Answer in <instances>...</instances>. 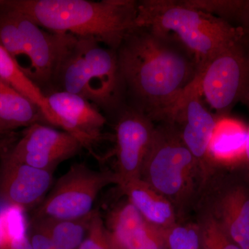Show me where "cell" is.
<instances>
[{
	"label": "cell",
	"instance_id": "d4e9b609",
	"mask_svg": "<svg viewBox=\"0 0 249 249\" xmlns=\"http://www.w3.org/2000/svg\"><path fill=\"white\" fill-rule=\"evenodd\" d=\"M231 23L243 32L244 40L249 54V0H240Z\"/></svg>",
	"mask_w": 249,
	"mask_h": 249
},
{
	"label": "cell",
	"instance_id": "8fae6325",
	"mask_svg": "<svg viewBox=\"0 0 249 249\" xmlns=\"http://www.w3.org/2000/svg\"><path fill=\"white\" fill-rule=\"evenodd\" d=\"M218 116L211 114L201 101L198 76L187 89L170 118L181 140L201 165L205 175L211 168L208 150Z\"/></svg>",
	"mask_w": 249,
	"mask_h": 249
},
{
	"label": "cell",
	"instance_id": "7c38bea8",
	"mask_svg": "<svg viewBox=\"0 0 249 249\" xmlns=\"http://www.w3.org/2000/svg\"><path fill=\"white\" fill-rule=\"evenodd\" d=\"M53 172L26 164L6 152L0 162V203L22 210L36 209L53 184Z\"/></svg>",
	"mask_w": 249,
	"mask_h": 249
},
{
	"label": "cell",
	"instance_id": "7402d4cb",
	"mask_svg": "<svg viewBox=\"0 0 249 249\" xmlns=\"http://www.w3.org/2000/svg\"><path fill=\"white\" fill-rule=\"evenodd\" d=\"M199 227L200 249H240L210 214Z\"/></svg>",
	"mask_w": 249,
	"mask_h": 249
},
{
	"label": "cell",
	"instance_id": "ffe728a7",
	"mask_svg": "<svg viewBox=\"0 0 249 249\" xmlns=\"http://www.w3.org/2000/svg\"><path fill=\"white\" fill-rule=\"evenodd\" d=\"M93 211L89 215L80 219L31 218L30 222L48 234L59 249H78L88 232Z\"/></svg>",
	"mask_w": 249,
	"mask_h": 249
},
{
	"label": "cell",
	"instance_id": "4316f807",
	"mask_svg": "<svg viewBox=\"0 0 249 249\" xmlns=\"http://www.w3.org/2000/svg\"><path fill=\"white\" fill-rule=\"evenodd\" d=\"M249 108V98L247 102L245 103ZM247 144H246V162L249 165V124L248 127H247Z\"/></svg>",
	"mask_w": 249,
	"mask_h": 249
},
{
	"label": "cell",
	"instance_id": "277c9868",
	"mask_svg": "<svg viewBox=\"0 0 249 249\" xmlns=\"http://www.w3.org/2000/svg\"><path fill=\"white\" fill-rule=\"evenodd\" d=\"M206 175L183 143L173 124L156 126L155 138L144 162L142 179L170 201L183 206L193 197Z\"/></svg>",
	"mask_w": 249,
	"mask_h": 249
},
{
	"label": "cell",
	"instance_id": "e0dca14e",
	"mask_svg": "<svg viewBox=\"0 0 249 249\" xmlns=\"http://www.w3.org/2000/svg\"><path fill=\"white\" fill-rule=\"evenodd\" d=\"M119 186L129 202L154 227L167 232L178 224L173 204L142 178Z\"/></svg>",
	"mask_w": 249,
	"mask_h": 249
},
{
	"label": "cell",
	"instance_id": "6da1fadb",
	"mask_svg": "<svg viewBox=\"0 0 249 249\" xmlns=\"http://www.w3.org/2000/svg\"><path fill=\"white\" fill-rule=\"evenodd\" d=\"M116 53L125 104L153 122H169L199 75L193 56L173 37L142 26L129 31Z\"/></svg>",
	"mask_w": 249,
	"mask_h": 249
},
{
	"label": "cell",
	"instance_id": "44dd1931",
	"mask_svg": "<svg viewBox=\"0 0 249 249\" xmlns=\"http://www.w3.org/2000/svg\"><path fill=\"white\" fill-rule=\"evenodd\" d=\"M22 219L11 220L9 212L0 222V249H34L27 235V226Z\"/></svg>",
	"mask_w": 249,
	"mask_h": 249
},
{
	"label": "cell",
	"instance_id": "ba28073f",
	"mask_svg": "<svg viewBox=\"0 0 249 249\" xmlns=\"http://www.w3.org/2000/svg\"><path fill=\"white\" fill-rule=\"evenodd\" d=\"M79 39L85 58V98L98 109L114 114L125 104L116 51L93 39Z\"/></svg>",
	"mask_w": 249,
	"mask_h": 249
},
{
	"label": "cell",
	"instance_id": "9c48e42d",
	"mask_svg": "<svg viewBox=\"0 0 249 249\" xmlns=\"http://www.w3.org/2000/svg\"><path fill=\"white\" fill-rule=\"evenodd\" d=\"M117 185L142 178L144 162L155 138L153 121L124 104L115 113Z\"/></svg>",
	"mask_w": 249,
	"mask_h": 249
},
{
	"label": "cell",
	"instance_id": "3957f363",
	"mask_svg": "<svg viewBox=\"0 0 249 249\" xmlns=\"http://www.w3.org/2000/svg\"><path fill=\"white\" fill-rule=\"evenodd\" d=\"M136 26L150 28L179 42L194 58L199 73L211 59L244 36L239 28L183 0L138 1Z\"/></svg>",
	"mask_w": 249,
	"mask_h": 249
},
{
	"label": "cell",
	"instance_id": "83f0119b",
	"mask_svg": "<svg viewBox=\"0 0 249 249\" xmlns=\"http://www.w3.org/2000/svg\"><path fill=\"white\" fill-rule=\"evenodd\" d=\"M110 235H111V234H110ZM111 243H112V249H123L122 248H121L120 246H119V245H118L117 243H116V242H115V240H114V239H113V237H111Z\"/></svg>",
	"mask_w": 249,
	"mask_h": 249
},
{
	"label": "cell",
	"instance_id": "484cf974",
	"mask_svg": "<svg viewBox=\"0 0 249 249\" xmlns=\"http://www.w3.org/2000/svg\"><path fill=\"white\" fill-rule=\"evenodd\" d=\"M27 235L34 249H59L48 234L33 223L29 222Z\"/></svg>",
	"mask_w": 249,
	"mask_h": 249
},
{
	"label": "cell",
	"instance_id": "603a6c76",
	"mask_svg": "<svg viewBox=\"0 0 249 249\" xmlns=\"http://www.w3.org/2000/svg\"><path fill=\"white\" fill-rule=\"evenodd\" d=\"M168 249H200V227L177 224L166 233Z\"/></svg>",
	"mask_w": 249,
	"mask_h": 249
},
{
	"label": "cell",
	"instance_id": "5bb4252c",
	"mask_svg": "<svg viewBox=\"0 0 249 249\" xmlns=\"http://www.w3.org/2000/svg\"><path fill=\"white\" fill-rule=\"evenodd\" d=\"M210 215L239 248L249 249V184H225L214 196Z\"/></svg>",
	"mask_w": 249,
	"mask_h": 249
},
{
	"label": "cell",
	"instance_id": "30bf717a",
	"mask_svg": "<svg viewBox=\"0 0 249 249\" xmlns=\"http://www.w3.org/2000/svg\"><path fill=\"white\" fill-rule=\"evenodd\" d=\"M83 148L78 139L65 131L44 124L25 129L22 137L9 153L14 159L40 169L55 170L64 160Z\"/></svg>",
	"mask_w": 249,
	"mask_h": 249
},
{
	"label": "cell",
	"instance_id": "d6986e66",
	"mask_svg": "<svg viewBox=\"0 0 249 249\" xmlns=\"http://www.w3.org/2000/svg\"><path fill=\"white\" fill-rule=\"evenodd\" d=\"M0 78L32 101L40 108L47 124L52 125L53 116L43 92L25 74L22 68L0 45Z\"/></svg>",
	"mask_w": 249,
	"mask_h": 249
},
{
	"label": "cell",
	"instance_id": "ac0fdd59",
	"mask_svg": "<svg viewBox=\"0 0 249 249\" xmlns=\"http://www.w3.org/2000/svg\"><path fill=\"white\" fill-rule=\"evenodd\" d=\"M36 124H47L38 106L0 78V134Z\"/></svg>",
	"mask_w": 249,
	"mask_h": 249
},
{
	"label": "cell",
	"instance_id": "52a82bcc",
	"mask_svg": "<svg viewBox=\"0 0 249 249\" xmlns=\"http://www.w3.org/2000/svg\"><path fill=\"white\" fill-rule=\"evenodd\" d=\"M8 9L14 13L22 34L29 63L28 77L46 96L53 91L59 64L77 37L47 30L26 15Z\"/></svg>",
	"mask_w": 249,
	"mask_h": 249
},
{
	"label": "cell",
	"instance_id": "9a60e30c",
	"mask_svg": "<svg viewBox=\"0 0 249 249\" xmlns=\"http://www.w3.org/2000/svg\"><path fill=\"white\" fill-rule=\"evenodd\" d=\"M107 228L123 249H168L167 232L147 222L128 201L111 213Z\"/></svg>",
	"mask_w": 249,
	"mask_h": 249
},
{
	"label": "cell",
	"instance_id": "cb8c5ba5",
	"mask_svg": "<svg viewBox=\"0 0 249 249\" xmlns=\"http://www.w3.org/2000/svg\"><path fill=\"white\" fill-rule=\"evenodd\" d=\"M78 249H113L110 232L97 210L93 211L88 232Z\"/></svg>",
	"mask_w": 249,
	"mask_h": 249
},
{
	"label": "cell",
	"instance_id": "4fadbf2b",
	"mask_svg": "<svg viewBox=\"0 0 249 249\" xmlns=\"http://www.w3.org/2000/svg\"><path fill=\"white\" fill-rule=\"evenodd\" d=\"M53 116V125L71 134L83 147L92 152L93 145L103 138L106 118L96 106L78 96L56 91L46 95Z\"/></svg>",
	"mask_w": 249,
	"mask_h": 249
},
{
	"label": "cell",
	"instance_id": "2e32d148",
	"mask_svg": "<svg viewBox=\"0 0 249 249\" xmlns=\"http://www.w3.org/2000/svg\"><path fill=\"white\" fill-rule=\"evenodd\" d=\"M247 127L228 116H218L210 141V165L234 166L246 161Z\"/></svg>",
	"mask_w": 249,
	"mask_h": 249
},
{
	"label": "cell",
	"instance_id": "7a4b0ae2",
	"mask_svg": "<svg viewBox=\"0 0 249 249\" xmlns=\"http://www.w3.org/2000/svg\"><path fill=\"white\" fill-rule=\"evenodd\" d=\"M40 27L78 38L93 39L117 50L136 26L138 1L134 0H0Z\"/></svg>",
	"mask_w": 249,
	"mask_h": 249
},
{
	"label": "cell",
	"instance_id": "8992f818",
	"mask_svg": "<svg viewBox=\"0 0 249 249\" xmlns=\"http://www.w3.org/2000/svg\"><path fill=\"white\" fill-rule=\"evenodd\" d=\"M117 184L116 173L98 171L75 163L49 192L34 211L32 219H76L94 211L96 198L105 187Z\"/></svg>",
	"mask_w": 249,
	"mask_h": 249
},
{
	"label": "cell",
	"instance_id": "5b68a950",
	"mask_svg": "<svg viewBox=\"0 0 249 249\" xmlns=\"http://www.w3.org/2000/svg\"><path fill=\"white\" fill-rule=\"evenodd\" d=\"M201 97L217 116H227L237 103L249 98V54L242 38L211 59L198 75Z\"/></svg>",
	"mask_w": 249,
	"mask_h": 249
}]
</instances>
